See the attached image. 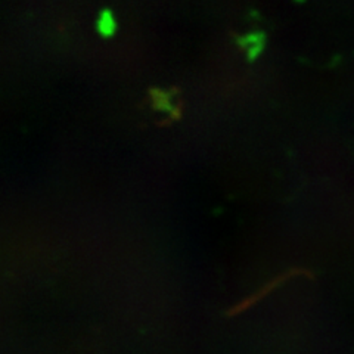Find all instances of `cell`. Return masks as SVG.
I'll return each instance as SVG.
<instances>
[{
  "label": "cell",
  "mask_w": 354,
  "mask_h": 354,
  "mask_svg": "<svg viewBox=\"0 0 354 354\" xmlns=\"http://www.w3.org/2000/svg\"><path fill=\"white\" fill-rule=\"evenodd\" d=\"M118 30L117 19L109 9H104L96 19V31L105 39L113 37Z\"/></svg>",
  "instance_id": "obj_1"
}]
</instances>
